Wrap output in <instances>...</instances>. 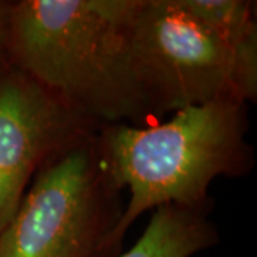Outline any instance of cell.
<instances>
[{
	"label": "cell",
	"mask_w": 257,
	"mask_h": 257,
	"mask_svg": "<svg viewBox=\"0 0 257 257\" xmlns=\"http://www.w3.org/2000/svg\"><path fill=\"white\" fill-rule=\"evenodd\" d=\"M140 0H20L10 63L99 126L157 121L140 87L126 29Z\"/></svg>",
	"instance_id": "6da1fadb"
},
{
	"label": "cell",
	"mask_w": 257,
	"mask_h": 257,
	"mask_svg": "<svg viewBox=\"0 0 257 257\" xmlns=\"http://www.w3.org/2000/svg\"><path fill=\"white\" fill-rule=\"evenodd\" d=\"M246 103L227 96L175 111L146 126H101L96 143L101 165L128 203L113 240L120 250L130 226L165 204L206 210L211 182L253 169L246 140Z\"/></svg>",
	"instance_id": "7a4b0ae2"
},
{
	"label": "cell",
	"mask_w": 257,
	"mask_h": 257,
	"mask_svg": "<svg viewBox=\"0 0 257 257\" xmlns=\"http://www.w3.org/2000/svg\"><path fill=\"white\" fill-rule=\"evenodd\" d=\"M99 133V132H97ZM96 136L47 162L0 234V257H116L120 190Z\"/></svg>",
	"instance_id": "3957f363"
},
{
	"label": "cell",
	"mask_w": 257,
	"mask_h": 257,
	"mask_svg": "<svg viewBox=\"0 0 257 257\" xmlns=\"http://www.w3.org/2000/svg\"><path fill=\"white\" fill-rule=\"evenodd\" d=\"M126 35L140 87L157 120L221 97L240 99L230 49L175 0H140Z\"/></svg>",
	"instance_id": "277c9868"
},
{
	"label": "cell",
	"mask_w": 257,
	"mask_h": 257,
	"mask_svg": "<svg viewBox=\"0 0 257 257\" xmlns=\"http://www.w3.org/2000/svg\"><path fill=\"white\" fill-rule=\"evenodd\" d=\"M100 127L18 69L0 74V234L37 172Z\"/></svg>",
	"instance_id": "5b68a950"
},
{
	"label": "cell",
	"mask_w": 257,
	"mask_h": 257,
	"mask_svg": "<svg viewBox=\"0 0 257 257\" xmlns=\"http://www.w3.org/2000/svg\"><path fill=\"white\" fill-rule=\"evenodd\" d=\"M221 40L233 55L234 87L243 101L257 97L256 3L246 0H175Z\"/></svg>",
	"instance_id": "8992f818"
},
{
	"label": "cell",
	"mask_w": 257,
	"mask_h": 257,
	"mask_svg": "<svg viewBox=\"0 0 257 257\" xmlns=\"http://www.w3.org/2000/svg\"><path fill=\"white\" fill-rule=\"evenodd\" d=\"M217 240L206 211L165 204L155 209L140 239L119 257H192Z\"/></svg>",
	"instance_id": "52a82bcc"
},
{
	"label": "cell",
	"mask_w": 257,
	"mask_h": 257,
	"mask_svg": "<svg viewBox=\"0 0 257 257\" xmlns=\"http://www.w3.org/2000/svg\"><path fill=\"white\" fill-rule=\"evenodd\" d=\"M13 3L0 2V74L12 67L10 63V20Z\"/></svg>",
	"instance_id": "ba28073f"
}]
</instances>
